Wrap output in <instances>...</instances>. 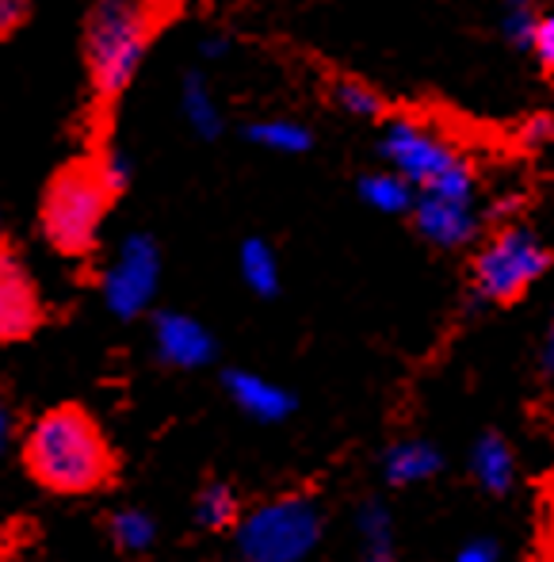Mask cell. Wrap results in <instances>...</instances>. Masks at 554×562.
Returning <instances> with one entry per match:
<instances>
[{"label": "cell", "mask_w": 554, "mask_h": 562, "mask_svg": "<svg viewBox=\"0 0 554 562\" xmlns=\"http://www.w3.org/2000/svg\"><path fill=\"white\" fill-rule=\"evenodd\" d=\"M249 142H257V146L268 149V154L295 157L314 146V134L306 131L303 123H295V119H264V123L249 126Z\"/></svg>", "instance_id": "ac0fdd59"}, {"label": "cell", "mask_w": 554, "mask_h": 562, "mask_svg": "<svg viewBox=\"0 0 554 562\" xmlns=\"http://www.w3.org/2000/svg\"><path fill=\"white\" fill-rule=\"evenodd\" d=\"M332 100H337V108L344 115L352 119H383L386 115V104L383 97H378L375 85L360 81V77H340L337 85H332Z\"/></svg>", "instance_id": "ffe728a7"}, {"label": "cell", "mask_w": 554, "mask_h": 562, "mask_svg": "<svg viewBox=\"0 0 554 562\" xmlns=\"http://www.w3.org/2000/svg\"><path fill=\"white\" fill-rule=\"evenodd\" d=\"M355 192H360V200L368 203L375 215H414V207H417V188L394 169L363 172Z\"/></svg>", "instance_id": "5bb4252c"}, {"label": "cell", "mask_w": 554, "mask_h": 562, "mask_svg": "<svg viewBox=\"0 0 554 562\" xmlns=\"http://www.w3.org/2000/svg\"><path fill=\"white\" fill-rule=\"evenodd\" d=\"M520 142L532 149L540 146H554V115H532L524 126H520Z\"/></svg>", "instance_id": "d4e9b609"}, {"label": "cell", "mask_w": 554, "mask_h": 562, "mask_svg": "<svg viewBox=\"0 0 554 562\" xmlns=\"http://www.w3.org/2000/svg\"><path fill=\"white\" fill-rule=\"evenodd\" d=\"M326 536V513L318 497L283 494L249 509L234 528V551L241 562H306Z\"/></svg>", "instance_id": "277c9868"}, {"label": "cell", "mask_w": 554, "mask_h": 562, "mask_svg": "<svg viewBox=\"0 0 554 562\" xmlns=\"http://www.w3.org/2000/svg\"><path fill=\"white\" fill-rule=\"evenodd\" d=\"M27 15V0H0V38L15 31Z\"/></svg>", "instance_id": "4316f807"}, {"label": "cell", "mask_w": 554, "mask_h": 562, "mask_svg": "<svg viewBox=\"0 0 554 562\" xmlns=\"http://www.w3.org/2000/svg\"><path fill=\"white\" fill-rule=\"evenodd\" d=\"M363 562H398L394 551H363Z\"/></svg>", "instance_id": "4dcf8cb0"}, {"label": "cell", "mask_w": 554, "mask_h": 562, "mask_svg": "<svg viewBox=\"0 0 554 562\" xmlns=\"http://www.w3.org/2000/svg\"><path fill=\"white\" fill-rule=\"evenodd\" d=\"M8 440H12V409H8L4 394H0V456H4Z\"/></svg>", "instance_id": "f1b7e54d"}, {"label": "cell", "mask_w": 554, "mask_h": 562, "mask_svg": "<svg viewBox=\"0 0 554 562\" xmlns=\"http://www.w3.org/2000/svg\"><path fill=\"white\" fill-rule=\"evenodd\" d=\"M157 0H100L84 23V61L100 100H115L134 81L157 27Z\"/></svg>", "instance_id": "3957f363"}, {"label": "cell", "mask_w": 554, "mask_h": 562, "mask_svg": "<svg viewBox=\"0 0 554 562\" xmlns=\"http://www.w3.org/2000/svg\"><path fill=\"white\" fill-rule=\"evenodd\" d=\"M111 543H115L123 555H146L157 543V520L146 509H118L108 525Z\"/></svg>", "instance_id": "d6986e66"}, {"label": "cell", "mask_w": 554, "mask_h": 562, "mask_svg": "<svg viewBox=\"0 0 554 562\" xmlns=\"http://www.w3.org/2000/svg\"><path fill=\"white\" fill-rule=\"evenodd\" d=\"M383 482L394 490H409V486H425L443 471V451L425 437H406L394 440L391 448L383 451Z\"/></svg>", "instance_id": "7c38bea8"}, {"label": "cell", "mask_w": 554, "mask_h": 562, "mask_svg": "<svg viewBox=\"0 0 554 562\" xmlns=\"http://www.w3.org/2000/svg\"><path fill=\"white\" fill-rule=\"evenodd\" d=\"M97 169H100V177H104V184H108V192H111V195L123 192V188L131 184V177H134L131 157H123L118 149H108V154L97 161Z\"/></svg>", "instance_id": "603a6c76"}, {"label": "cell", "mask_w": 554, "mask_h": 562, "mask_svg": "<svg viewBox=\"0 0 554 562\" xmlns=\"http://www.w3.org/2000/svg\"><path fill=\"white\" fill-rule=\"evenodd\" d=\"M540 20H543V12L535 8V0H505L501 15H497V23H501V35L509 38L512 46H520V50H532L535 31H540Z\"/></svg>", "instance_id": "44dd1931"}, {"label": "cell", "mask_w": 554, "mask_h": 562, "mask_svg": "<svg viewBox=\"0 0 554 562\" xmlns=\"http://www.w3.org/2000/svg\"><path fill=\"white\" fill-rule=\"evenodd\" d=\"M222 386H226L229 402L257 425H280L295 414V394L287 386L272 383L268 375H257V371H245V368L226 371Z\"/></svg>", "instance_id": "30bf717a"}, {"label": "cell", "mask_w": 554, "mask_h": 562, "mask_svg": "<svg viewBox=\"0 0 554 562\" xmlns=\"http://www.w3.org/2000/svg\"><path fill=\"white\" fill-rule=\"evenodd\" d=\"M355 532H360L363 551H394V517L383 502H363L355 513Z\"/></svg>", "instance_id": "7402d4cb"}, {"label": "cell", "mask_w": 554, "mask_h": 562, "mask_svg": "<svg viewBox=\"0 0 554 562\" xmlns=\"http://www.w3.org/2000/svg\"><path fill=\"white\" fill-rule=\"evenodd\" d=\"M451 562H501V548H497L489 536H478V540H466L463 548L451 555Z\"/></svg>", "instance_id": "484cf974"}, {"label": "cell", "mask_w": 554, "mask_h": 562, "mask_svg": "<svg viewBox=\"0 0 554 562\" xmlns=\"http://www.w3.org/2000/svg\"><path fill=\"white\" fill-rule=\"evenodd\" d=\"M115 195L97 165H69L54 177L43 200V234L66 257H84L97 245L100 226Z\"/></svg>", "instance_id": "8992f818"}, {"label": "cell", "mask_w": 554, "mask_h": 562, "mask_svg": "<svg viewBox=\"0 0 554 562\" xmlns=\"http://www.w3.org/2000/svg\"><path fill=\"white\" fill-rule=\"evenodd\" d=\"M241 517V497L229 482H207L195 494V525L207 528V532H234Z\"/></svg>", "instance_id": "2e32d148"}, {"label": "cell", "mask_w": 554, "mask_h": 562, "mask_svg": "<svg viewBox=\"0 0 554 562\" xmlns=\"http://www.w3.org/2000/svg\"><path fill=\"white\" fill-rule=\"evenodd\" d=\"M161 283V252H157L154 237L149 234H131L123 237L118 252L111 257L104 272V303L115 318H138L149 311Z\"/></svg>", "instance_id": "52a82bcc"}, {"label": "cell", "mask_w": 554, "mask_h": 562, "mask_svg": "<svg viewBox=\"0 0 554 562\" xmlns=\"http://www.w3.org/2000/svg\"><path fill=\"white\" fill-rule=\"evenodd\" d=\"M180 112L184 123L192 126L200 138H218L222 134V108L211 97V85L200 74L184 77V89H180Z\"/></svg>", "instance_id": "e0dca14e"}, {"label": "cell", "mask_w": 554, "mask_h": 562, "mask_svg": "<svg viewBox=\"0 0 554 562\" xmlns=\"http://www.w3.org/2000/svg\"><path fill=\"white\" fill-rule=\"evenodd\" d=\"M551 8H554V4H551Z\"/></svg>", "instance_id": "1f68e13d"}, {"label": "cell", "mask_w": 554, "mask_h": 562, "mask_svg": "<svg viewBox=\"0 0 554 562\" xmlns=\"http://www.w3.org/2000/svg\"><path fill=\"white\" fill-rule=\"evenodd\" d=\"M471 479L494 497H505L517 486V456L501 432H482L471 445Z\"/></svg>", "instance_id": "4fadbf2b"}, {"label": "cell", "mask_w": 554, "mask_h": 562, "mask_svg": "<svg viewBox=\"0 0 554 562\" xmlns=\"http://www.w3.org/2000/svg\"><path fill=\"white\" fill-rule=\"evenodd\" d=\"M43 311H38L35 283H31L27 268L0 249V340H20L38 326Z\"/></svg>", "instance_id": "8fae6325"}, {"label": "cell", "mask_w": 554, "mask_h": 562, "mask_svg": "<svg viewBox=\"0 0 554 562\" xmlns=\"http://www.w3.org/2000/svg\"><path fill=\"white\" fill-rule=\"evenodd\" d=\"M554 252L532 226L501 223L478 245L471 265V288L478 303L509 306L524 299L551 272Z\"/></svg>", "instance_id": "5b68a950"}, {"label": "cell", "mask_w": 554, "mask_h": 562, "mask_svg": "<svg viewBox=\"0 0 554 562\" xmlns=\"http://www.w3.org/2000/svg\"><path fill=\"white\" fill-rule=\"evenodd\" d=\"M414 226L437 249H466L482 229L478 195H417Z\"/></svg>", "instance_id": "ba28073f"}, {"label": "cell", "mask_w": 554, "mask_h": 562, "mask_svg": "<svg viewBox=\"0 0 554 562\" xmlns=\"http://www.w3.org/2000/svg\"><path fill=\"white\" fill-rule=\"evenodd\" d=\"M237 272H241L245 288L260 299H272L280 291V257L268 241L260 237H249L237 252Z\"/></svg>", "instance_id": "9a60e30c"}, {"label": "cell", "mask_w": 554, "mask_h": 562, "mask_svg": "<svg viewBox=\"0 0 554 562\" xmlns=\"http://www.w3.org/2000/svg\"><path fill=\"white\" fill-rule=\"evenodd\" d=\"M154 352L161 356V363L180 371L207 368L215 360V337L200 318L180 311H161L154 318Z\"/></svg>", "instance_id": "9c48e42d"}, {"label": "cell", "mask_w": 554, "mask_h": 562, "mask_svg": "<svg viewBox=\"0 0 554 562\" xmlns=\"http://www.w3.org/2000/svg\"><path fill=\"white\" fill-rule=\"evenodd\" d=\"M540 368H543V375H551V379H554V306H551L547 326H543V340H540Z\"/></svg>", "instance_id": "83f0119b"}, {"label": "cell", "mask_w": 554, "mask_h": 562, "mask_svg": "<svg viewBox=\"0 0 554 562\" xmlns=\"http://www.w3.org/2000/svg\"><path fill=\"white\" fill-rule=\"evenodd\" d=\"M23 463L31 479L54 494H92L115 474V451L81 406H58L27 429Z\"/></svg>", "instance_id": "6da1fadb"}, {"label": "cell", "mask_w": 554, "mask_h": 562, "mask_svg": "<svg viewBox=\"0 0 554 562\" xmlns=\"http://www.w3.org/2000/svg\"><path fill=\"white\" fill-rule=\"evenodd\" d=\"M378 157L402 172L417 195H478V177L451 134L421 115H394L378 134Z\"/></svg>", "instance_id": "7a4b0ae2"}, {"label": "cell", "mask_w": 554, "mask_h": 562, "mask_svg": "<svg viewBox=\"0 0 554 562\" xmlns=\"http://www.w3.org/2000/svg\"><path fill=\"white\" fill-rule=\"evenodd\" d=\"M532 54L547 74H554V8L543 12L540 31H535V43H532Z\"/></svg>", "instance_id": "cb8c5ba5"}, {"label": "cell", "mask_w": 554, "mask_h": 562, "mask_svg": "<svg viewBox=\"0 0 554 562\" xmlns=\"http://www.w3.org/2000/svg\"><path fill=\"white\" fill-rule=\"evenodd\" d=\"M226 50H229L226 38H203V43H200V54H203V58H222Z\"/></svg>", "instance_id": "f546056e"}]
</instances>
